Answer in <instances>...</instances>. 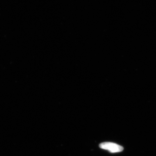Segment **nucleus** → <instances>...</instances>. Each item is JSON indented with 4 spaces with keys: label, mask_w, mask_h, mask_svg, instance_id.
I'll return each instance as SVG.
<instances>
[{
    "label": "nucleus",
    "mask_w": 156,
    "mask_h": 156,
    "mask_svg": "<svg viewBox=\"0 0 156 156\" xmlns=\"http://www.w3.org/2000/svg\"><path fill=\"white\" fill-rule=\"evenodd\" d=\"M99 147L102 149L107 150L111 153H118L122 151L124 148L119 144L113 143L105 142L99 144Z\"/></svg>",
    "instance_id": "f257e3e1"
}]
</instances>
